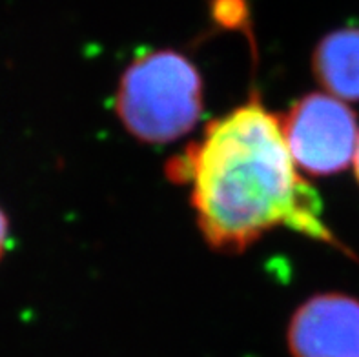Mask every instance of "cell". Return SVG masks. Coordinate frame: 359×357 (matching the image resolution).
I'll return each mask as SVG.
<instances>
[{
    "label": "cell",
    "instance_id": "cell-7",
    "mask_svg": "<svg viewBox=\"0 0 359 357\" xmlns=\"http://www.w3.org/2000/svg\"><path fill=\"white\" fill-rule=\"evenodd\" d=\"M354 172H355V179L359 182V139H358V148H355V155H354Z\"/></svg>",
    "mask_w": 359,
    "mask_h": 357
},
{
    "label": "cell",
    "instance_id": "cell-2",
    "mask_svg": "<svg viewBox=\"0 0 359 357\" xmlns=\"http://www.w3.org/2000/svg\"><path fill=\"white\" fill-rule=\"evenodd\" d=\"M203 109V77L181 51H146L118 79L115 115L144 144H170L184 137L197 126Z\"/></svg>",
    "mask_w": 359,
    "mask_h": 357
},
{
    "label": "cell",
    "instance_id": "cell-3",
    "mask_svg": "<svg viewBox=\"0 0 359 357\" xmlns=\"http://www.w3.org/2000/svg\"><path fill=\"white\" fill-rule=\"evenodd\" d=\"M281 119L288 149L299 170L327 177L345 172L354 163L359 130L346 102L328 93H309Z\"/></svg>",
    "mask_w": 359,
    "mask_h": 357
},
{
    "label": "cell",
    "instance_id": "cell-5",
    "mask_svg": "<svg viewBox=\"0 0 359 357\" xmlns=\"http://www.w3.org/2000/svg\"><path fill=\"white\" fill-rule=\"evenodd\" d=\"M312 72L325 93L339 100H359V27H337L318 42Z\"/></svg>",
    "mask_w": 359,
    "mask_h": 357
},
{
    "label": "cell",
    "instance_id": "cell-4",
    "mask_svg": "<svg viewBox=\"0 0 359 357\" xmlns=\"http://www.w3.org/2000/svg\"><path fill=\"white\" fill-rule=\"evenodd\" d=\"M287 339L292 357H359V299L312 295L292 314Z\"/></svg>",
    "mask_w": 359,
    "mask_h": 357
},
{
    "label": "cell",
    "instance_id": "cell-1",
    "mask_svg": "<svg viewBox=\"0 0 359 357\" xmlns=\"http://www.w3.org/2000/svg\"><path fill=\"white\" fill-rule=\"evenodd\" d=\"M166 173L190 186L197 227L217 252H245L269 231L290 228L351 255L325 222L318 190L292 159L283 119L257 93L210 121Z\"/></svg>",
    "mask_w": 359,
    "mask_h": 357
},
{
    "label": "cell",
    "instance_id": "cell-6",
    "mask_svg": "<svg viewBox=\"0 0 359 357\" xmlns=\"http://www.w3.org/2000/svg\"><path fill=\"white\" fill-rule=\"evenodd\" d=\"M8 243H9V221L4 210L0 208V261H2L6 250H8Z\"/></svg>",
    "mask_w": 359,
    "mask_h": 357
}]
</instances>
